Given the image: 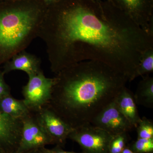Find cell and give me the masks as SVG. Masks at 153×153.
I'll use <instances>...</instances> for the list:
<instances>
[{"instance_id": "ba28073f", "label": "cell", "mask_w": 153, "mask_h": 153, "mask_svg": "<svg viewBox=\"0 0 153 153\" xmlns=\"http://www.w3.org/2000/svg\"><path fill=\"white\" fill-rule=\"evenodd\" d=\"M21 138L17 149L18 153L45 147L53 145L51 140L36 121L32 113L22 120Z\"/></svg>"}, {"instance_id": "5bb4252c", "label": "cell", "mask_w": 153, "mask_h": 153, "mask_svg": "<svg viewBox=\"0 0 153 153\" xmlns=\"http://www.w3.org/2000/svg\"><path fill=\"white\" fill-rule=\"evenodd\" d=\"M137 105L148 108H153V77L147 75L143 77L134 95Z\"/></svg>"}, {"instance_id": "cb8c5ba5", "label": "cell", "mask_w": 153, "mask_h": 153, "mask_svg": "<svg viewBox=\"0 0 153 153\" xmlns=\"http://www.w3.org/2000/svg\"><path fill=\"white\" fill-rule=\"evenodd\" d=\"M7 153H17V151H15V152H9Z\"/></svg>"}, {"instance_id": "7c38bea8", "label": "cell", "mask_w": 153, "mask_h": 153, "mask_svg": "<svg viewBox=\"0 0 153 153\" xmlns=\"http://www.w3.org/2000/svg\"><path fill=\"white\" fill-rule=\"evenodd\" d=\"M114 101L120 111L136 128L141 118L139 114L132 92L125 86L117 96Z\"/></svg>"}, {"instance_id": "ac0fdd59", "label": "cell", "mask_w": 153, "mask_h": 153, "mask_svg": "<svg viewBox=\"0 0 153 153\" xmlns=\"http://www.w3.org/2000/svg\"><path fill=\"white\" fill-rule=\"evenodd\" d=\"M129 147L136 153H153V139L137 138Z\"/></svg>"}, {"instance_id": "52a82bcc", "label": "cell", "mask_w": 153, "mask_h": 153, "mask_svg": "<svg viewBox=\"0 0 153 153\" xmlns=\"http://www.w3.org/2000/svg\"><path fill=\"white\" fill-rule=\"evenodd\" d=\"M143 30L153 35V0H108Z\"/></svg>"}, {"instance_id": "8fae6325", "label": "cell", "mask_w": 153, "mask_h": 153, "mask_svg": "<svg viewBox=\"0 0 153 153\" xmlns=\"http://www.w3.org/2000/svg\"><path fill=\"white\" fill-rule=\"evenodd\" d=\"M14 70L25 71L28 76L37 74L42 71L41 60L36 55L24 50L5 63L2 71L6 74Z\"/></svg>"}, {"instance_id": "4fadbf2b", "label": "cell", "mask_w": 153, "mask_h": 153, "mask_svg": "<svg viewBox=\"0 0 153 153\" xmlns=\"http://www.w3.org/2000/svg\"><path fill=\"white\" fill-rule=\"evenodd\" d=\"M0 111L13 118L22 120L31 113L23 100H19L11 94L0 100Z\"/></svg>"}, {"instance_id": "d4e9b609", "label": "cell", "mask_w": 153, "mask_h": 153, "mask_svg": "<svg viewBox=\"0 0 153 153\" xmlns=\"http://www.w3.org/2000/svg\"><path fill=\"white\" fill-rule=\"evenodd\" d=\"M96 1H99L100 0H96Z\"/></svg>"}, {"instance_id": "5b68a950", "label": "cell", "mask_w": 153, "mask_h": 153, "mask_svg": "<svg viewBox=\"0 0 153 153\" xmlns=\"http://www.w3.org/2000/svg\"><path fill=\"white\" fill-rule=\"evenodd\" d=\"M29 76L27 83L22 88L24 102L31 111L45 106L51 97L55 78H48L43 71Z\"/></svg>"}, {"instance_id": "603a6c76", "label": "cell", "mask_w": 153, "mask_h": 153, "mask_svg": "<svg viewBox=\"0 0 153 153\" xmlns=\"http://www.w3.org/2000/svg\"><path fill=\"white\" fill-rule=\"evenodd\" d=\"M120 153H136L132 150L130 148L129 146H127L123 150V151Z\"/></svg>"}, {"instance_id": "44dd1931", "label": "cell", "mask_w": 153, "mask_h": 153, "mask_svg": "<svg viewBox=\"0 0 153 153\" xmlns=\"http://www.w3.org/2000/svg\"><path fill=\"white\" fill-rule=\"evenodd\" d=\"M45 4L47 7L57 2L60 1V0H39Z\"/></svg>"}, {"instance_id": "e0dca14e", "label": "cell", "mask_w": 153, "mask_h": 153, "mask_svg": "<svg viewBox=\"0 0 153 153\" xmlns=\"http://www.w3.org/2000/svg\"><path fill=\"white\" fill-rule=\"evenodd\" d=\"M136 128L137 133V138L153 139V123L152 121L143 117L138 124Z\"/></svg>"}, {"instance_id": "7a4b0ae2", "label": "cell", "mask_w": 153, "mask_h": 153, "mask_svg": "<svg viewBox=\"0 0 153 153\" xmlns=\"http://www.w3.org/2000/svg\"><path fill=\"white\" fill-rule=\"evenodd\" d=\"M54 78L46 105L73 129L91 124L128 81L108 65L94 60L64 68Z\"/></svg>"}, {"instance_id": "3957f363", "label": "cell", "mask_w": 153, "mask_h": 153, "mask_svg": "<svg viewBox=\"0 0 153 153\" xmlns=\"http://www.w3.org/2000/svg\"><path fill=\"white\" fill-rule=\"evenodd\" d=\"M47 9L39 0H0V66L38 37Z\"/></svg>"}, {"instance_id": "8992f818", "label": "cell", "mask_w": 153, "mask_h": 153, "mask_svg": "<svg viewBox=\"0 0 153 153\" xmlns=\"http://www.w3.org/2000/svg\"><path fill=\"white\" fill-rule=\"evenodd\" d=\"M31 112L53 145L61 148L64 146L69 134L74 129L47 105Z\"/></svg>"}, {"instance_id": "9c48e42d", "label": "cell", "mask_w": 153, "mask_h": 153, "mask_svg": "<svg viewBox=\"0 0 153 153\" xmlns=\"http://www.w3.org/2000/svg\"><path fill=\"white\" fill-rule=\"evenodd\" d=\"M91 124L104 130L113 136L122 133H128L134 128L120 111L114 100L105 108Z\"/></svg>"}, {"instance_id": "277c9868", "label": "cell", "mask_w": 153, "mask_h": 153, "mask_svg": "<svg viewBox=\"0 0 153 153\" xmlns=\"http://www.w3.org/2000/svg\"><path fill=\"white\" fill-rule=\"evenodd\" d=\"M113 136L104 130L89 124L74 129L68 139L78 143L83 153H108Z\"/></svg>"}, {"instance_id": "7402d4cb", "label": "cell", "mask_w": 153, "mask_h": 153, "mask_svg": "<svg viewBox=\"0 0 153 153\" xmlns=\"http://www.w3.org/2000/svg\"><path fill=\"white\" fill-rule=\"evenodd\" d=\"M45 148H41V149H35L26 152L24 153H46L45 151Z\"/></svg>"}, {"instance_id": "30bf717a", "label": "cell", "mask_w": 153, "mask_h": 153, "mask_svg": "<svg viewBox=\"0 0 153 153\" xmlns=\"http://www.w3.org/2000/svg\"><path fill=\"white\" fill-rule=\"evenodd\" d=\"M22 120L0 111V153L17 151L22 131Z\"/></svg>"}, {"instance_id": "d6986e66", "label": "cell", "mask_w": 153, "mask_h": 153, "mask_svg": "<svg viewBox=\"0 0 153 153\" xmlns=\"http://www.w3.org/2000/svg\"><path fill=\"white\" fill-rule=\"evenodd\" d=\"M4 75L2 71H0V100L11 94V88L5 82Z\"/></svg>"}, {"instance_id": "9a60e30c", "label": "cell", "mask_w": 153, "mask_h": 153, "mask_svg": "<svg viewBox=\"0 0 153 153\" xmlns=\"http://www.w3.org/2000/svg\"><path fill=\"white\" fill-rule=\"evenodd\" d=\"M153 72V48L148 49L141 56L137 66L134 79L138 76L149 75Z\"/></svg>"}, {"instance_id": "ffe728a7", "label": "cell", "mask_w": 153, "mask_h": 153, "mask_svg": "<svg viewBox=\"0 0 153 153\" xmlns=\"http://www.w3.org/2000/svg\"><path fill=\"white\" fill-rule=\"evenodd\" d=\"M45 151L46 153H83L82 152L81 153H78L65 151L63 150L62 148L57 146H56L55 148L52 149H47L45 148Z\"/></svg>"}, {"instance_id": "6da1fadb", "label": "cell", "mask_w": 153, "mask_h": 153, "mask_svg": "<svg viewBox=\"0 0 153 153\" xmlns=\"http://www.w3.org/2000/svg\"><path fill=\"white\" fill-rule=\"evenodd\" d=\"M38 37L47 47L55 74L94 60L123 74L129 82L143 53L153 48V35L108 0H60L47 7Z\"/></svg>"}, {"instance_id": "2e32d148", "label": "cell", "mask_w": 153, "mask_h": 153, "mask_svg": "<svg viewBox=\"0 0 153 153\" xmlns=\"http://www.w3.org/2000/svg\"><path fill=\"white\" fill-rule=\"evenodd\" d=\"M128 133L115 135L110 143L108 153H120L127 146L128 141Z\"/></svg>"}]
</instances>
